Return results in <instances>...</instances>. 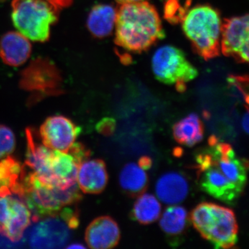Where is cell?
Returning <instances> with one entry per match:
<instances>
[{"instance_id": "cell-1", "label": "cell", "mask_w": 249, "mask_h": 249, "mask_svg": "<svg viewBox=\"0 0 249 249\" xmlns=\"http://www.w3.org/2000/svg\"><path fill=\"white\" fill-rule=\"evenodd\" d=\"M165 37L158 11L147 1L121 4L115 24L116 45L128 53L145 52Z\"/></svg>"}, {"instance_id": "cell-2", "label": "cell", "mask_w": 249, "mask_h": 249, "mask_svg": "<svg viewBox=\"0 0 249 249\" xmlns=\"http://www.w3.org/2000/svg\"><path fill=\"white\" fill-rule=\"evenodd\" d=\"M18 196L27 205L35 222L47 217H59L63 210L78 204L82 199L77 183L67 189L49 186L32 171L28 173L27 167Z\"/></svg>"}, {"instance_id": "cell-3", "label": "cell", "mask_w": 249, "mask_h": 249, "mask_svg": "<svg viewBox=\"0 0 249 249\" xmlns=\"http://www.w3.org/2000/svg\"><path fill=\"white\" fill-rule=\"evenodd\" d=\"M178 20L198 55L206 60L219 55L223 22L215 8L209 4L186 6L181 9Z\"/></svg>"}, {"instance_id": "cell-4", "label": "cell", "mask_w": 249, "mask_h": 249, "mask_svg": "<svg viewBox=\"0 0 249 249\" xmlns=\"http://www.w3.org/2000/svg\"><path fill=\"white\" fill-rule=\"evenodd\" d=\"M191 219L197 231L214 248L230 249L237 243L238 226L232 210L201 203L192 211Z\"/></svg>"}, {"instance_id": "cell-5", "label": "cell", "mask_w": 249, "mask_h": 249, "mask_svg": "<svg viewBox=\"0 0 249 249\" xmlns=\"http://www.w3.org/2000/svg\"><path fill=\"white\" fill-rule=\"evenodd\" d=\"M11 8L14 27L27 38L40 42L50 38L61 10L52 0H13Z\"/></svg>"}, {"instance_id": "cell-6", "label": "cell", "mask_w": 249, "mask_h": 249, "mask_svg": "<svg viewBox=\"0 0 249 249\" xmlns=\"http://www.w3.org/2000/svg\"><path fill=\"white\" fill-rule=\"evenodd\" d=\"M151 65L156 79L165 85H174L180 92L184 91L187 83L198 76L197 70L184 52L173 45L157 49L152 55Z\"/></svg>"}, {"instance_id": "cell-7", "label": "cell", "mask_w": 249, "mask_h": 249, "mask_svg": "<svg viewBox=\"0 0 249 249\" xmlns=\"http://www.w3.org/2000/svg\"><path fill=\"white\" fill-rule=\"evenodd\" d=\"M61 72L48 58L34 59L21 72L19 85L21 89L31 93L30 104L48 96L62 93Z\"/></svg>"}, {"instance_id": "cell-8", "label": "cell", "mask_w": 249, "mask_h": 249, "mask_svg": "<svg viewBox=\"0 0 249 249\" xmlns=\"http://www.w3.org/2000/svg\"><path fill=\"white\" fill-rule=\"evenodd\" d=\"M197 178L201 189L216 199L232 204L242 191L231 182L213 161L207 149L196 156Z\"/></svg>"}, {"instance_id": "cell-9", "label": "cell", "mask_w": 249, "mask_h": 249, "mask_svg": "<svg viewBox=\"0 0 249 249\" xmlns=\"http://www.w3.org/2000/svg\"><path fill=\"white\" fill-rule=\"evenodd\" d=\"M33 222L27 205L11 196H0V234L13 242H19Z\"/></svg>"}, {"instance_id": "cell-10", "label": "cell", "mask_w": 249, "mask_h": 249, "mask_svg": "<svg viewBox=\"0 0 249 249\" xmlns=\"http://www.w3.org/2000/svg\"><path fill=\"white\" fill-rule=\"evenodd\" d=\"M248 15L224 19L222 23L220 49L222 53L236 61H249Z\"/></svg>"}, {"instance_id": "cell-11", "label": "cell", "mask_w": 249, "mask_h": 249, "mask_svg": "<svg viewBox=\"0 0 249 249\" xmlns=\"http://www.w3.org/2000/svg\"><path fill=\"white\" fill-rule=\"evenodd\" d=\"M209 144L207 150L214 164L231 182L243 191L247 183V160L237 158L229 144L219 142L214 136L209 139Z\"/></svg>"}, {"instance_id": "cell-12", "label": "cell", "mask_w": 249, "mask_h": 249, "mask_svg": "<svg viewBox=\"0 0 249 249\" xmlns=\"http://www.w3.org/2000/svg\"><path fill=\"white\" fill-rule=\"evenodd\" d=\"M80 132V127L71 119L64 116H53L47 118L40 126V137L46 147L67 152Z\"/></svg>"}, {"instance_id": "cell-13", "label": "cell", "mask_w": 249, "mask_h": 249, "mask_svg": "<svg viewBox=\"0 0 249 249\" xmlns=\"http://www.w3.org/2000/svg\"><path fill=\"white\" fill-rule=\"evenodd\" d=\"M33 229L29 235L31 248L60 249L70 240V228L58 217L42 219Z\"/></svg>"}, {"instance_id": "cell-14", "label": "cell", "mask_w": 249, "mask_h": 249, "mask_svg": "<svg viewBox=\"0 0 249 249\" xmlns=\"http://www.w3.org/2000/svg\"><path fill=\"white\" fill-rule=\"evenodd\" d=\"M85 241L89 248L112 249L121 239V231L117 223L109 216H102L90 223L85 231Z\"/></svg>"}, {"instance_id": "cell-15", "label": "cell", "mask_w": 249, "mask_h": 249, "mask_svg": "<svg viewBox=\"0 0 249 249\" xmlns=\"http://www.w3.org/2000/svg\"><path fill=\"white\" fill-rule=\"evenodd\" d=\"M76 182L85 194H99L107 186L108 174L102 160H86L78 167Z\"/></svg>"}, {"instance_id": "cell-16", "label": "cell", "mask_w": 249, "mask_h": 249, "mask_svg": "<svg viewBox=\"0 0 249 249\" xmlns=\"http://www.w3.org/2000/svg\"><path fill=\"white\" fill-rule=\"evenodd\" d=\"M79 165L68 152L53 150L49 163L52 186L67 189L76 184Z\"/></svg>"}, {"instance_id": "cell-17", "label": "cell", "mask_w": 249, "mask_h": 249, "mask_svg": "<svg viewBox=\"0 0 249 249\" xmlns=\"http://www.w3.org/2000/svg\"><path fill=\"white\" fill-rule=\"evenodd\" d=\"M31 50L30 41L21 33L9 31L0 38V58L9 66L19 67L25 63Z\"/></svg>"}, {"instance_id": "cell-18", "label": "cell", "mask_w": 249, "mask_h": 249, "mask_svg": "<svg viewBox=\"0 0 249 249\" xmlns=\"http://www.w3.org/2000/svg\"><path fill=\"white\" fill-rule=\"evenodd\" d=\"M186 178L178 173L162 175L156 184L157 197L164 204L175 205L182 202L188 194Z\"/></svg>"}, {"instance_id": "cell-19", "label": "cell", "mask_w": 249, "mask_h": 249, "mask_svg": "<svg viewBox=\"0 0 249 249\" xmlns=\"http://www.w3.org/2000/svg\"><path fill=\"white\" fill-rule=\"evenodd\" d=\"M117 10L109 4H99L90 10L87 27L96 38L102 39L111 34L115 28Z\"/></svg>"}, {"instance_id": "cell-20", "label": "cell", "mask_w": 249, "mask_h": 249, "mask_svg": "<svg viewBox=\"0 0 249 249\" xmlns=\"http://www.w3.org/2000/svg\"><path fill=\"white\" fill-rule=\"evenodd\" d=\"M25 165L11 156L0 161V196L18 195L21 181L25 173Z\"/></svg>"}, {"instance_id": "cell-21", "label": "cell", "mask_w": 249, "mask_h": 249, "mask_svg": "<svg viewBox=\"0 0 249 249\" xmlns=\"http://www.w3.org/2000/svg\"><path fill=\"white\" fill-rule=\"evenodd\" d=\"M173 136L178 143L192 147L204 137V125L199 116L191 114L174 124Z\"/></svg>"}, {"instance_id": "cell-22", "label": "cell", "mask_w": 249, "mask_h": 249, "mask_svg": "<svg viewBox=\"0 0 249 249\" xmlns=\"http://www.w3.org/2000/svg\"><path fill=\"white\" fill-rule=\"evenodd\" d=\"M119 183L127 195L137 196L143 194L148 185V178L145 170L139 165L129 163L124 165L119 176Z\"/></svg>"}, {"instance_id": "cell-23", "label": "cell", "mask_w": 249, "mask_h": 249, "mask_svg": "<svg viewBox=\"0 0 249 249\" xmlns=\"http://www.w3.org/2000/svg\"><path fill=\"white\" fill-rule=\"evenodd\" d=\"M161 213V206L155 196L150 194L139 196L132 211L134 220L142 224H151L157 221Z\"/></svg>"}, {"instance_id": "cell-24", "label": "cell", "mask_w": 249, "mask_h": 249, "mask_svg": "<svg viewBox=\"0 0 249 249\" xmlns=\"http://www.w3.org/2000/svg\"><path fill=\"white\" fill-rule=\"evenodd\" d=\"M186 210L179 206H170L160 219L162 231L170 236H178L184 232L188 222Z\"/></svg>"}, {"instance_id": "cell-25", "label": "cell", "mask_w": 249, "mask_h": 249, "mask_svg": "<svg viewBox=\"0 0 249 249\" xmlns=\"http://www.w3.org/2000/svg\"><path fill=\"white\" fill-rule=\"evenodd\" d=\"M16 136L7 126L0 124V160L12 154L16 148Z\"/></svg>"}, {"instance_id": "cell-26", "label": "cell", "mask_w": 249, "mask_h": 249, "mask_svg": "<svg viewBox=\"0 0 249 249\" xmlns=\"http://www.w3.org/2000/svg\"><path fill=\"white\" fill-rule=\"evenodd\" d=\"M67 152L75 159L79 165L85 160H88L91 155L89 149L87 148L83 143L79 142H75Z\"/></svg>"}, {"instance_id": "cell-27", "label": "cell", "mask_w": 249, "mask_h": 249, "mask_svg": "<svg viewBox=\"0 0 249 249\" xmlns=\"http://www.w3.org/2000/svg\"><path fill=\"white\" fill-rule=\"evenodd\" d=\"M116 121L110 117H106L100 121L96 124V130L98 133L104 136L112 135L116 129Z\"/></svg>"}, {"instance_id": "cell-28", "label": "cell", "mask_w": 249, "mask_h": 249, "mask_svg": "<svg viewBox=\"0 0 249 249\" xmlns=\"http://www.w3.org/2000/svg\"><path fill=\"white\" fill-rule=\"evenodd\" d=\"M138 165L144 170H149L151 168L152 160L150 157H142L139 160Z\"/></svg>"}, {"instance_id": "cell-29", "label": "cell", "mask_w": 249, "mask_h": 249, "mask_svg": "<svg viewBox=\"0 0 249 249\" xmlns=\"http://www.w3.org/2000/svg\"><path fill=\"white\" fill-rule=\"evenodd\" d=\"M52 1L62 10L64 8L71 6L73 0H52Z\"/></svg>"}, {"instance_id": "cell-30", "label": "cell", "mask_w": 249, "mask_h": 249, "mask_svg": "<svg viewBox=\"0 0 249 249\" xmlns=\"http://www.w3.org/2000/svg\"><path fill=\"white\" fill-rule=\"evenodd\" d=\"M242 127L245 129L246 133H248L249 132V113L247 111L246 113L245 116L243 117V119H242Z\"/></svg>"}, {"instance_id": "cell-31", "label": "cell", "mask_w": 249, "mask_h": 249, "mask_svg": "<svg viewBox=\"0 0 249 249\" xmlns=\"http://www.w3.org/2000/svg\"><path fill=\"white\" fill-rule=\"evenodd\" d=\"M116 1L121 5L129 4V3L139 2V1H144V0H116Z\"/></svg>"}, {"instance_id": "cell-32", "label": "cell", "mask_w": 249, "mask_h": 249, "mask_svg": "<svg viewBox=\"0 0 249 249\" xmlns=\"http://www.w3.org/2000/svg\"><path fill=\"white\" fill-rule=\"evenodd\" d=\"M67 249H85V246L81 245V244L75 243L73 245L66 247Z\"/></svg>"}, {"instance_id": "cell-33", "label": "cell", "mask_w": 249, "mask_h": 249, "mask_svg": "<svg viewBox=\"0 0 249 249\" xmlns=\"http://www.w3.org/2000/svg\"><path fill=\"white\" fill-rule=\"evenodd\" d=\"M4 1V0H0V1Z\"/></svg>"}]
</instances>
